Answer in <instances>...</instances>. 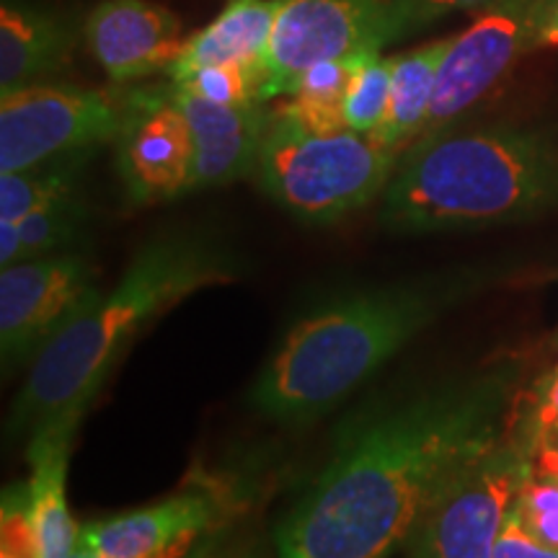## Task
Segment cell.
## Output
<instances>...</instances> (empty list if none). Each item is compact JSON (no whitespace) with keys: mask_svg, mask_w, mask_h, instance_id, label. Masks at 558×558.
I'll list each match as a JSON object with an SVG mask.
<instances>
[{"mask_svg":"<svg viewBox=\"0 0 558 558\" xmlns=\"http://www.w3.org/2000/svg\"><path fill=\"white\" fill-rule=\"evenodd\" d=\"M128 99L107 90L24 86L0 101V173L34 169L114 140Z\"/></svg>","mask_w":558,"mask_h":558,"instance_id":"ba28073f","label":"cell"},{"mask_svg":"<svg viewBox=\"0 0 558 558\" xmlns=\"http://www.w3.org/2000/svg\"><path fill=\"white\" fill-rule=\"evenodd\" d=\"M554 427H558V375L550 373L535 386L525 416L520 418L518 437L525 439L530 450H535L541 435H546Z\"/></svg>","mask_w":558,"mask_h":558,"instance_id":"484cf974","label":"cell"},{"mask_svg":"<svg viewBox=\"0 0 558 558\" xmlns=\"http://www.w3.org/2000/svg\"><path fill=\"white\" fill-rule=\"evenodd\" d=\"M399 158L369 135L313 132L275 111L256 171L264 192L295 218L331 222L380 197Z\"/></svg>","mask_w":558,"mask_h":558,"instance_id":"5b68a950","label":"cell"},{"mask_svg":"<svg viewBox=\"0 0 558 558\" xmlns=\"http://www.w3.org/2000/svg\"><path fill=\"white\" fill-rule=\"evenodd\" d=\"M173 99L192 130L194 166L190 192L226 186L256 169L264 132L271 120L269 111L262 107L264 101L228 107L199 99L179 86H173Z\"/></svg>","mask_w":558,"mask_h":558,"instance_id":"5bb4252c","label":"cell"},{"mask_svg":"<svg viewBox=\"0 0 558 558\" xmlns=\"http://www.w3.org/2000/svg\"><path fill=\"white\" fill-rule=\"evenodd\" d=\"M494 558H558V548L527 533L522 522L514 518L512 509H509L497 538V548H494Z\"/></svg>","mask_w":558,"mask_h":558,"instance_id":"83f0119b","label":"cell"},{"mask_svg":"<svg viewBox=\"0 0 558 558\" xmlns=\"http://www.w3.org/2000/svg\"><path fill=\"white\" fill-rule=\"evenodd\" d=\"M546 11L548 0H505L481 13L463 34L450 37L437 73L429 120L418 137L452 128L458 117L505 78L522 54L546 47Z\"/></svg>","mask_w":558,"mask_h":558,"instance_id":"9c48e42d","label":"cell"},{"mask_svg":"<svg viewBox=\"0 0 558 558\" xmlns=\"http://www.w3.org/2000/svg\"><path fill=\"white\" fill-rule=\"evenodd\" d=\"M222 501L194 488L158 505L132 509L81 527L78 548L99 558H160L194 548L218 522Z\"/></svg>","mask_w":558,"mask_h":558,"instance_id":"7c38bea8","label":"cell"},{"mask_svg":"<svg viewBox=\"0 0 558 558\" xmlns=\"http://www.w3.org/2000/svg\"><path fill=\"white\" fill-rule=\"evenodd\" d=\"M543 45H558V0H548L546 29H543Z\"/></svg>","mask_w":558,"mask_h":558,"instance_id":"4dcf8cb0","label":"cell"},{"mask_svg":"<svg viewBox=\"0 0 558 558\" xmlns=\"http://www.w3.org/2000/svg\"><path fill=\"white\" fill-rule=\"evenodd\" d=\"M114 143L117 171L130 202L153 205L190 192L194 143L173 88L130 96Z\"/></svg>","mask_w":558,"mask_h":558,"instance_id":"8fae6325","label":"cell"},{"mask_svg":"<svg viewBox=\"0 0 558 558\" xmlns=\"http://www.w3.org/2000/svg\"><path fill=\"white\" fill-rule=\"evenodd\" d=\"M411 558H418V556H416V554H411Z\"/></svg>","mask_w":558,"mask_h":558,"instance_id":"e575fe53","label":"cell"},{"mask_svg":"<svg viewBox=\"0 0 558 558\" xmlns=\"http://www.w3.org/2000/svg\"><path fill=\"white\" fill-rule=\"evenodd\" d=\"M401 235L527 220L558 205V145L518 128H445L414 140L380 194Z\"/></svg>","mask_w":558,"mask_h":558,"instance_id":"3957f363","label":"cell"},{"mask_svg":"<svg viewBox=\"0 0 558 558\" xmlns=\"http://www.w3.org/2000/svg\"><path fill=\"white\" fill-rule=\"evenodd\" d=\"M514 518L527 533L558 548V481L533 473L518 492L512 505Z\"/></svg>","mask_w":558,"mask_h":558,"instance_id":"cb8c5ba5","label":"cell"},{"mask_svg":"<svg viewBox=\"0 0 558 558\" xmlns=\"http://www.w3.org/2000/svg\"><path fill=\"white\" fill-rule=\"evenodd\" d=\"M533 465L538 476L558 481V427L541 435L533 450Z\"/></svg>","mask_w":558,"mask_h":558,"instance_id":"f1b7e54d","label":"cell"},{"mask_svg":"<svg viewBox=\"0 0 558 558\" xmlns=\"http://www.w3.org/2000/svg\"><path fill=\"white\" fill-rule=\"evenodd\" d=\"M264 81L267 70L251 65H205L173 81V86L190 90L199 99L243 107V104L264 101Z\"/></svg>","mask_w":558,"mask_h":558,"instance_id":"44dd1931","label":"cell"},{"mask_svg":"<svg viewBox=\"0 0 558 558\" xmlns=\"http://www.w3.org/2000/svg\"><path fill=\"white\" fill-rule=\"evenodd\" d=\"M533 473L530 445L518 435L505 437L437 499L409 543L411 554L418 558H494L501 525Z\"/></svg>","mask_w":558,"mask_h":558,"instance_id":"52a82bcc","label":"cell"},{"mask_svg":"<svg viewBox=\"0 0 558 558\" xmlns=\"http://www.w3.org/2000/svg\"><path fill=\"white\" fill-rule=\"evenodd\" d=\"M450 298L437 284L399 282L320 305L271 354L251 403L282 422L331 409L427 329Z\"/></svg>","mask_w":558,"mask_h":558,"instance_id":"277c9868","label":"cell"},{"mask_svg":"<svg viewBox=\"0 0 558 558\" xmlns=\"http://www.w3.org/2000/svg\"><path fill=\"white\" fill-rule=\"evenodd\" d=\"M448 47L450 39H442L393 58L388 111L383 117L380 128L369 135L373 143L380 145L383 150L401 156L424 132V124L429 120L432 99H435L437 73Z\"/></svg>","mask_w":558,"mask_h":558,"instance_id":"ac0fdd59","label":"cell"},{"mask_svg":"<svg viewBox=\"0 0 558 558\" xmlns=\"http://www.w3.org/2000/svg\"><path fill=\"white\" fill-rule=\"evenodd\" d=\"M403 0H279L264 101L292 94L305 70L383 52L401 37Z\"/></svg>","mask_w":558,"mask_h":558,"instance_id":"8992f818","label":"cell"},{"mask_svg":"<svg viewBox=\"0 0 558 558\" xmlns=\"http://www.w3.org/2000/svg\"><path fill=\"white\" fill-rule=\"evenodd\" d=\"M21 262V230L19 222L0 220V264L11 267Z\"/></svg>","mask_w":558,"mask_h":558,"instance_id":"f546056e","label":"cell"},{"mask_svg":"<svg viewBox=\"0 0 558 558\" xmlns=\"http://www.w3.org/2000/svg\"><path fill=\"white\" fill-rule=\"evenodd\" d=\"M86 41L114 83L169 70L184 50L181 21L148 0H104L86 21Z\"/></svg>","mask_w":558,"mask_h":558,"instance_id":"4fadbf2b","label":"cell"},{"mask_svg":"<svg viewBox=\"0 0 558 558\" xmlns=\"http://www.w3.org/2000/svg\"><path fill=\"white\" fill-rule=\"evenodd\" d=\"M94 269L81 256H39L0 275V354L3 373L37 360L83 305L96 295Z\"/></svg>","mask_w":558,"mask_h":558,"instance_id":"30bf717a","label":"cell"},{"mask_svg":"<svg viewBox=\"0 0 558 558\" xmlns=\"http://www.w3.org/2000/svg\"><path fill=\"white\" fill-rule=\"evenodd\" d=\"M239 558H267L262 554V550H248V554H241Z\"/></svg>","mask_w":558,"mask_h":558,"instance_id":"d6a6232c","label":"cell"},{"mask_svg":"<svg viewBox=\"0 0 558 558\" xmlns=\"http://www.w3.org/2000/svg\"><path fill=\"white\" fill-rule=\"evenodd\" d=\"M75 432L50 429L39 432L29 439V463H32V509L37 522L41 550L45 558H68L78 548L81 527L70 518L65 497L68 458L73 448Z\"/></svg>","mask_w":558,"mask_h":558,"instance_id":"e0dca14e","label":"cell"},{"mask_svg":"<svg viewBox=\"0 0 558 558\" xmlns=\"http://www.w3.org/2000/svg\"><path fill=\"white\" fill-rule=\"evenodd\" d=\"M354 60H329L318 62L300 75L295 88L290 96H303V99L318 104H333V107H344V94L352 78Z\"/></svg>","mask_w":558,"mask_h":558,"instance_id":"d4e9b609","label":"cell"},{"mask_svg":"<svg viewBox=\"0 0 558 558\" xmlns=\"http://www.w3.org/2000/svg\"><path fill=\"white\" fill-rule=\"evenodd\" d=\"M68 558H99V556L88 554V550H83V548H75V550H73V554H70ZM160 558H202V554H197V556H194V554H192V548H190V550H177V554H169V556H160Z\"/></svg>","mask_w":558,"mask_h":558,"instance_id":"1f68e13d","label":"cell"},{"mask_svg":"<svg viewBox=\"0 0 558 558\" xmlns=\"http://www.w3.org/2000/svg\"><path fill=\"white\" fill-rule=\"evenodd\" d=\"M241 279V262L197 230L160 233L137 251L114 290L96 292L32 362L9 414L11 437L78 429L117 362L145 329L199 290Z\"/></svg>","mask_w":558,"mask_h":558,"instance_id":"7a4b0ae2","label":"cell"},{"mask_svg":"<svg viewBox=\"0 0 558 558\" xmlns=\"http://www.w3.org/2000/svg\"><path fill=\"white\" fill-rule=\"evenodd\" d=\"M279 0H230L207 29L184 41L169 68L173 81L205 65H251L267 70V52Z\"/></svg>","mask_w":558,"mask_h":558,"instance_id":"2e32d148","label":"cell"},{"mask_svg":"<svg viewBox=\"0 0 558 558\" xmlns=\"http://www.w3.org/2000/svg\"><path fill=\"white\" fill-rule=\"evenodd\" d=\"M0 558H45L37 522H34L29 481L3 488V505H0Z\"/></svg>","mask_w":558,"mask_h":558,"instance_id":"603a6c76","label":"cell"},{"mask_svg":"<svg viewBox=\"0 0 558 558\" xmlns=\"http://www.w3.org/2000/svg\"><path fill=\"white\" fill-rule=\"evenodd\" d=\"M73 21L39 5L5 0L0 9V90L32 86L73 50Z\"/></svg>","mask_w":558,"mask_h":558,"instance_id":"9a60e30c","label":"cell"},{"mask_svg":"<svg viewBox=\"0 0 558 558\" xmlns=\"http://www.w3.org/2000/svg\"><path fill=\"white\" fill-rule=\"evenodd\" d=\"M83 220V207L68 197L54 199L50 205L34 209L24 220H19L21 230V262L52 256L54 251L68 246L75 239Z\"/></svg>","mask_w":558,"mask_h":558,"instance_id":"7402d4cb","label":"cell"},{"mask_svg":"<svg viewBox=\"0 0 558 558\" xmlns=\"http://www.w3.org/2000/svg\"><path fill=\"white\" fill-rule=\"evenodd\" d=\"M554 373H556V375H558V365H556V369H554Z\"/></svg>","mask_w":558,"mask_h":558,"instance_id":"836d02e7","label":"cell"},{"mask_svg":"<svg viewBox=\"0 0 558 558\" xmlns=\"http://www.w3.org/2000/svg\"><path fill=\"white\" fill-rule=\"evenodd\" d=\"M505 0H403L401 3V37H409L424 26L458 11H488Z\"/></svg>","mask_w":558,"mask_h":558,"instance_id":"4316f807","label":"cell"},{"mask_svg":"<svg viewBox=\"0 0 558 558\" xmlns=\"http://www.w3.org/2000/svg\"><path fill=\"white\" fill-rule=\"evenodd\" d=\"M390 81H393V58L383 52H367L354 60L352 78L344 94V122L352 132L373 135L388 111Z\"/></svg>","mask_w":558,"mask_h":558,"instance_id":"ffe728a7","label":"cell"},{"mask_svg":"<svg viewBox=\"0 0 558 558\" xmlns=\"http://www.w3.org/2000/svg\"><path fill=\"white\" fill-rule=\"evenodd\" d=\"M83 153L54 158L52 163L47 160L34 169L0 173V220L19 222L34 209L73 194L75 171H78Z\"/></svg>","mask_w":558,"mask_h":558,"instance_id":"d6986e66","label":"cell"},{"mask_svg":"<svg viewBox=\"0 0 558 558\" xmlns=\"http://www.w3.org/2000/svg\"><path fill=\"white\" fill-rule=\"evenodd\" d=\"M512 373L439 383L357 422L277 525V558H390L505 439Z\"/></svg>","mask_w":558,"mask_h":558,"instance_id":"6da1fadb","label":"cell"}]
</instances>
